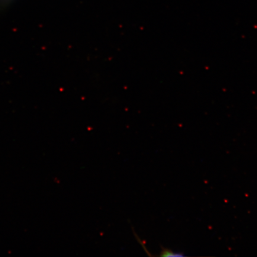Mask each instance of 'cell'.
Listing matches in <instances>:
<instances>
[{
	"instance_id": "1",
	"label": "cell",
	"mask_w": 257,
	"mask_h": 257,
	"mask_svg": "<svg viewBox=\"0 0 257 257\" xmlns=\"http://www.w3.org/2000/svg\"><path fill=\"white\" fill-rule=\"evenodd\" d=\"M161 255L163 256H182L181 253H177L167 249H164L162 250V253H161Z\"/></svg>"
}]
</instances>
